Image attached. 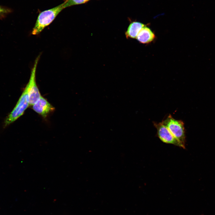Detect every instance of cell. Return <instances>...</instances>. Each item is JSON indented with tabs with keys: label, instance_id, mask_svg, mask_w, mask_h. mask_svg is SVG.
I'll use <instances>...</instances> for the list:
<instances>
[{
	"label": "cell",
	"instance_id": "cell-1",
	"mask_svg": "<svg viewBox=\"0 0 215 215\" xmlns=\"http://www.w3.org/2000/svg\"><path fill=\"white\" fill-rule=\"evenodd\" d=\"M64 9L62 3L51 9L44 10L39 14L32 34H39L46 27L49 25L58 15Z\"/></svg>",
	"mask_w": 215,
	"mask_h": 215
},
{
	"label": "cell",
	"instance_id": "cell-2",
	"mask_svg": "<svg viewBox=\"0 0 215 215\" xmlns=\"http://www.w3.org/2000/svg\"><path fill=\"white\" fill-rule=\"evenodd\" d=\"M162 122L173 136L185 146V135L183 122L181 120L175 119L170 115Z\"/></svg>",
	"mask_w": 215,
	"mask_h": 215
},
{
	"label": "cell",
	"instance_id": "cell-3",
	"mask_svg": "<svg viewBox=\"0 0 215 215\" xmlns=\"http://www.w3.org/2000/svg\"><path fill=\"white\" fill-rule=\"evenodd\" d=\"M29 105L26 86L16 106L6 118L5 122V125L12 123L22 115Z\"/></svg>",
	"mask_w": 215,
	"mask_h": 215
},
{
	"label": "cell",
	"instance_id": "cell-4",
	"mask_svg": "<svg viewBox=\"0 0 215 215\" xmlns=\"http://www.w3.org/2000/svg\"><path fill=\"white\" fill-rule=\"evenodd\" d=\"M40 56L36 58L34 66L31 71L30 78L26 85L29 105H33L42 96L37 85L36 80V73L37 66Z\"/></svg>",
	"mask_w": 215,
	"mask_h": 215
},
{
	"label": "cell",
	"instance_id": "cell-5",
	"mask_svg": "<svg viewBox=\"0 0 215 215\" xmlns=\"http://www.w3.org/2000/svg\"><path fill=\"white\" fill-rule=\"evenodd\" d=\"M156 129L157 134L159 139L163 142L185 148V146L179 142L171 134L167 128L162 123H154Z\"/></svg>",
	"mask_w": 215,
	"mask_h": 215
},
{
	"label": "cell",
	"instance_id": "cell-6",
	"mask_svg": "<svg viewBox=\"0 0 215 215\" xmlns=\"http://www.w3.org/2000/svg\"><path fill=\"white\" fill-rule=\"evenodd\" d=\"M33 109L44 117L55 110L54 108L42 96L33 105Z\"/></svg>",
	"mask_w": 215,
	"mask_h": 215
},
{
	"label": "cell",
	"instance_id": "cell-7",
	"mask_svg": "<svg viewBox=\"0 0 215 215\" xmlns=\"http://www.w3.org/2000/svg\"><path fill=\"white\" fill-rule=\"evenodd\" d=\"M155 38V35L149 27L145 26L140 30L136 38L140 42L147 44L152 42Z\"/></svg>",
	"mask_w": 215,
	"mask_h": 215
},
{
	"label": "cell",
	"instance_id": "cell-8",
	"mask_svg": "<svg viewBox=\"0 0 215 215\" xmlns=\"http://www.w3.org/2000/svg\"><path fill=\"white\" fill-rule=\"evenodd\" d=\"M145 25L141 22H133L129 25L125 33L127 38H136L141 29Z\"/></svg>",
	"mask_w": 215,
	"mask_h": 215
},
{
	"label": "cell",
	"instance_id": "cell-9",
	"mask_svg": "<svg viewBox=\"0 0 215 215\" xmlns=\"http://www.w3.org/2000/svg\"><path fill=\"white\" fill-rule=\"evenodd\" d=\"M90 0H65L62 3L64 8L74 5L84 4Z\"/></svg>",
	"mask_w": 215,
	"mask_h": 215
},
{
	"label": "cell",
	"instance_id": "cell-10",
	"mask_svg": "<svg viewBox=\"0 0 215 215\" xmlns=\"http://www.w3.org/2000/svg\"><path fill=\"white\" fill-rule=\"evenodd\" d=\"M7 12V10L0 7V14Z\"/></svg>",
	"mask_w": 215,
	"mask_h": 215
}]
</instances>
